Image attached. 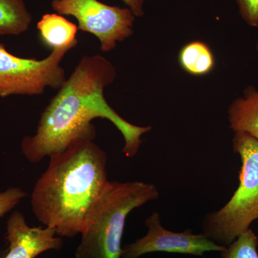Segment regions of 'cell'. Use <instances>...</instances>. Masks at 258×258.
<instances>
[{
	"label": "cell",
	"instance_id": "277c9868",
	"mask_svg": "<svg viewBox=\"0 0 258 258\" xmlns=\"http://www.w3.org/2000/svg\"><path fill=\"white\" fill-rule=\"evenodd\" d=\"M232 145L242 161L240 185L225 206L207 215L203 225L204 235L225 247L258 220V141L236 132Z\"/></svg>",
	"mask_w": 258,
	"mask_h": 258
},
{
	"label": "cell",
	"instance_id": "4fadbf2b",
	"mask_svg": "<svg viewBox=\"0 0 258 258\" xmlns=\"http://www.w3.org/2000/svg\"><path fill=\"white\" fill-rule=\"evenodd\" d=\"M257 244V235L249 229L222 252L221 258H258Z\"/></svg>",
	"mask_w": 258,
	"mask_h": 258
},
{
	"label": "cell",
	"instance_id": "ac0fdd59",
	"mask_svg": "<svg viewBox=\"0 0 258 258\" xmlns=\"http://www.w3.org/2000/svg\"><path fill=\"white\" fill-rule=\"evenodd\" d=\"M256 49H257V52H258V40H257V45H256Z\"/></svg>",
	"mask_w": 258,
	"mask_h": 258
},
{
	"label": "cell",
	"instance_id": "5b68a950",
	"mask_svg": "<svg viewBox=\"0 0 258 258\" xmlns=\"http://www.w3.org/2000/svg\"><path fill=\"white\" fill-rule=\"evenodd\" d=\"M76 45L53 49L45 58L37 60L13 55L0 42V79L8 96L40 95L47 88L60 89L67 80L60 62Z\"/></svg>",
	"mask_w": 258,
	"mask_h": 258
},
{
	"label": "cell",
	"instance_id": "52a82bcc",
	"mask_svg": "<svg viewBox=\"0 0 258 258\" xmlns=\"http://www.w3.org/2000/svg\"><path fill=\"white\" fill-rule=\"evenodd\" d=\"M145 226L148 229L147 235L122 248V257L139 258L143 254L157 252L201 256L206 252H222L227 248L215 243L204 234H193L191 230L184 232L166 230L161 225L158 212H153L148 217Z\"/></svg>",
	"mask_w": 258,
	"mask_h": 258
},
{
	"label": "cell",
	"instance_id": "7c38bea8",
	"mask_svg": "<svg viewBox=\"0 0 258 258\" xmlns=\"http://www.w3.org/2000/svg\"><path fill=\"white\" fill-rule=\"evenodd\" d=\"M32 15L23 0H0V35H19L28 30Z\"/></svg>",
	"mask_w": 258,
	"mask_h": 258
},
{
	"label": "cell",
	"instance_id": "9a60e30c",
	"mask_svg": "<svg viewBox=\"0 0 258 258\" xmlns=\"http://www.w3.org/2000/svg\"><path fill=\"white\" fill-rule=\"evenodd\" d=\"M242 18L251 27H258V0H236Z\"/></svg>",
	"mask_w": 258,
	"mask_h": 258
},
{
	"label": "cell",
	"instance_id": "7a4b0ae2",
	"mask_svg": "<svg viewBox=\"0 0 258 258\" xmlns=\"http://www.w3.org/2000/svg\"><path fill=\"white\" fill-rule=\"evenodd\" d=\"M31 195L39 222L59 237L82 232L88 213L108 184L106 152L93 141H84L52 154Z\"/></svg>",
	"mask_w": 258,
	"mask_h": 258
},
{
	"label": "cell",
	"instance_id": "6da1fadb",
	"mask_svg": "<svg viewBox=\"0 0 258 258\" xmlns=\"http://www.w3.org/2000/svg\"><path fill=\"white\" fill-rule=\"evenodd\" d=\"M115 77L116 70L106 57L83 56L45 107L36 133L22 141L25 158L30 162L38 163L79 142L94 140L96 130L91 121L96 118L110 120L121 133L124 139L122 152L125 157L137 155L142 144V136L149 133L152 126L132 124L109 106L104 90Z\"/></svg>",
	"mask_w": 258,
	"mask_h": 258
},
{
	"label": "cell",
	"instance_id": "3957f363",
	"mask_svg": "<svg viewBox=\"0 0 258 258\" xmlns=\"http://www.w3.org/2000/svg\"><path fill=\"white\" fill-rule=\"evenodd\" d=\"M159 197L153 184L108 181L86 217L76 258H120L127 216Z\"/></svg>",
	"mask_w": 258,
	"mask_h": 258
},
{
	"label": "cell",
	"instance_id": "8fae6325",
	"mask_svg": "<svg viewBox=\"0 0 258 258\" xmlns=\"http://www.w3.org/2000/svg\"><path fill=\"white\" fill-rule=\"evenodd\" d=\"M179 62L181 69L191 76L208 75L215 68V56L211 49L202 41H193L180 50Z\"/></svg>",
	"mask_w": 258,
	"mask_h": 258
},
{
	"label": "cell",
	"instance_id": "9c48e42d",
	"mask_svg": "<svg viewBox=\"0 0 258 258\" xmlns=\"http://www.w3.org/2000/svg\"><path fill=\"white\" fill-rule=\"evenodd\" d=\"M228 120L235 133L244 132L258 141V90L249 86L244 90L243 96L231 103Z\"/></svg>",
	"mask_w": 258,
	"mask_h": 258
},
{
	"label": "cell",
	"instance_id": "30bf717a",
	"mask_svg": "<svg viewBox=\"0 0 258 258\" xmlns=\"http://www.w3.org/2000/svg\"><path fill=\"white\" fill-rule=\"evenodd\" d=\"M37 28L42 42L52 50L78 44L77 25L57 13L44 15Z\"/></svg>",
	"mask_w": 258,
	"mask_h": 258
},
{
	"label": "cell",
	"instance_id": "ba28073f",
	"mask_svg": "<svg viewBox=\"0 0 258 258\" xmlns=\"http://www.w3.org/2000/svg\"><path fill=\"white\" fill-rule=\"evenodd\" d=\"M55 235L52 227H29L23 214L15 211L7 223L6 240L10 247L5 258H35L45 251L59 250L63 243Z\"/></svg>",
	"mask_w": 258,
	"mask_h": 258
},
{
	"label": "cell",
	"instance_id": "8992f818",
	"mask_svg": "<svg viewBox=\"0 0 258 258\" xmlns=\"http://www.w3.org/2000/svg\"><path fill=\"white\" fill-rule=\"evenodd\" d=\"M51 7L57 14L76 18L79 30L97 37L103 52H111L118 42L134 34L136 17L128 8L110 6L98 0H52Z\"/></svg>",
	"mask_w": 258,
	"mask_h": 258
},
{
	"label": "cell",
	"instance_id": "2e32d148",
	"mask_svg": "<svg viewBox=\"0 0 258 258\" xmlns=\"http://www.w3.org/2000/svg\"><path fill=\"white\" fill-rule=\"evenodd\" d=\"M127 8L135 15L136 18H141L144 15V0H121Z\"/></svg>",
	"mask_w": 258,
	"mask_h": 258
},
{
	"label": "cell",
	"instance_id": "e0dca14e",
	"mask_svg": "<svg viewBox=\"0 0 258 258\" xmlns=\"http://www.w3.org/2000/svg\"><path fill=\"white\" fill-rule=\"evenodd\" d=\"M0 97H2V98L8 97V95H7L6 89H5L4 86V83H3L1 79H0Z\"/></svg>",
	"mask_w": 258,
	"mask_h": 258
},
{
	"label": "cell",
	"instance_id": "5bb4252c",
	"mask_svg": "<svg viewBox=\"0 0 258 258\" xmlns=\"http://www.w3.org/2000/svg\"><path fill=\"white\" fill-rule=\"evenodd\" d=\"M26 197V192L18 187H9L0 192V217L13 210Z\"/></svg>",
	"mask_w": 258,
	"mask_h": 258
}]
</instances>
